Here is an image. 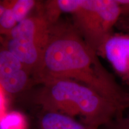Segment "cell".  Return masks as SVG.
Returning a JSON list of instances; mask_svg holds the SVG:
<instances>
[{"label": "cell", "mask_w": 129, "mask_h": 129, "mask_svg": "<svg viewBox=\"0 0 129 129\" xmlns=\"http://www.w3.org/2000/svg\"><path fill=\"white\" fill-rule=\"evenodd\" d=\"M36 83L57 79L75 81L91 88L124 112L129 93L104 67L98 54L84 41L72 23L58 20L50 25L49 35L38 67Z\"/></svg>", "instance_id": "cell-1"}, {"label": "cell", "mask_w": 129, "mask_h": 129, "mask_svg": "<svg viewBox=\"0 0 129 129\" xmlns=\"http://www.w3.org/2000/svg\"><path fill=\"white\" fill-rule=\"evenodd\" d=\"M34 103L40 108L54 111L100 128L116 117L123 115L118 106L91 88L75 81L57 79L42 84Z\"/></svg>", "instance_id": "cell-2"}, {"label": "cell", "mask_w": 129, "mask_h": 129, "mask_svg": "<svg viewBox=\"0 0 129 129\" xmlns=\"http://www.w3.org/2000/svg\"><path fill=\"white\" fill-rule=\"evenodd\" d=\"M72 16L74 28L99 55L121 16L117 0H79Z\"/></svg>", "instance_id": "cell-3"}, {"label": "cell", "mask_w": 129, "mask_h": 129, "mask_svg": "<svg viewBox=\"0 0 129 129\" xmlns=\"http://www.w3.org/2000/svg\"><path fill=\"white\" fill-rule=\"evenodd\" d=\"M50 24L43 14L29 16L17 24L0 43L15 56L33 76L49 35Z\"/></svg>", "instance_id": "cell-4"}, {"label": "cell", "mask_w": 129, "mask_h": 129, "mask_svg": "<svg viewBox=\"0 0 129 129\" xmlns=\"http://www.w3.org/2000/svg\"><path fill=\"white\" fill-rule=\"evenodd\" d=\"M32 74L0 43V86L6 94L23 92L32 84Z\"/></svg>", "instance_id": "cell-5"}, {"label": "cell", "mask_w": 129, "mask_h": 129, "mask_svg": "<svg viewBox=\"0 0 129 129\" xmlns=\"http://www.w3.org/2000/svg\"><path fill=\"white\" fill-rule=\"evenodd\" d=\"M99 55L105 57L120 78L129 84V34L113 33Z\"/></svg>", "instance_id": "cell-6"}, {"label": "cell", "mask_w": 129, "mask_h": 129, "mask_svg": "<svg viewBox=\"0 0 129 129\" xmlns=\"http://www.w3.org/2000/svg\"><path fill=\"white\" fill-rule=\"evenodd\" d=\"M35 117L34 129H99L57 111L41 109Z\"/></svg>", "instance_id": "cell-7"}, {"label": "cell", "mask_w": 129, "mask_h": 129, "mask_svg": "<svg viewBox=\"0 0 129 129\" xmlns=\"http://www.w3.org/2000/svg\"><path fill=\"white\" fill-rule=\"evenodd\" d=\"M35 0H11L10 4L17 24L28 17L30 12L37 4Z\"/></svg>", "instance_id": "cell-8"}, {"label": "cell", "mask_w": 129, "mask_h": 129, "mask_svg": "<svg viewBox=\"0 0 129 129\" xmlns=\"http://www.w3.org/2000/svg\"><path fill=\"white\" fill-rule=\"evenodd\" d=\"M17 25L15 18L13 14L9 1L6 10L0 17V38L7 35Z\"/></svg>", "instance_id": "cell-9"}, {"label": "cell", "mask_w": 129, "mask_h": 129, "mask_svg": "<svg viewBox=\"0 0 129 129\" xmlns=\"http://www.w3.org/2000/svg\"><path fill=\"white\" fill-rule=\"evenodd\" d=\"M99 129H129V115L116 117Z\"/></svg>", "instance_id": "cell-10"}, {"label": "cell", "mask_w": 129, "mask_h": 129, "mask_svg": "<svg viewBox=\"0 0 129 129\" xmlns=\"http://www.w3.org/2000/svg\"><path fill=\"white\" fill-rule=\"evenodd\" d=\"M6 93L0 86V120L5 115V112L7 107V99Z\"/></svg>", "instance_id": "cell-11"}, {"label": "cell", "mask_w": 129, "mask_h": 129, "mask_svg": "<svg viewBox=\"0 0 129 129\" xmlns=\"http://www.w3.org/2000/svg\"><path fill=\"white\" fill-rule=\"evenodd\" d=\"M120 5L121 15L129 16V0H117Z\"/></svg>", "instance_id": "cell-12"}, {"label": "cell", "mask_w": 129, "mask_h": 129, "mask_svg": "<svg viewBox=\"0 0 129 129\" xmlns=\"http://www.w3.org/2000/svg\"><path fill=\"white\" fill-rule=\"evenodd\" d=\"M8 4H9V1L7 0H0V17L4 13Z\"/></svg>", "instance_id": "cell-13"}]
</instances>
